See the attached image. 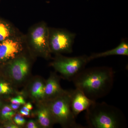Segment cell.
Wrapping results in <instances>:
<instances>
[{
  "label": "cell",
  "instance_id": "obj_15",
  "mask_svg": "<svg viewBox=\"0 0 128 128\" xmlns=\"http://www.w3.org/2000/svg\"><path fill=\"white\" fill-rule=\"evenodd\" d=\"M12 34V29L9 25L0 22V42L9 38Z\"/></svg>",
  "mask_w": 128,
  "mask_h": 128
},
{
  "label": "cell",
  "instance_id": "obj_16",
  "mask_svg": "<svg viewBox=\"0 0 128 128\" xmlns=\"http://www.w3.org/2000/svg\"><path fill=\"white\" fill-rule=\"evenodd\" d=\"M10 106L14 111L18 110L21 106L26 103L25 98L22 95H18L10 99Z\"/></svg>",
  "mask_w": 128,
  "mask_h": 128
},
{
  "label": "cell",
  "instance_id": "obj_18",
  "mask_svg": "<svg viewBox=\"0 0 128 128\" xmlns=\"http://www.w3.org/2000/svg\"><path fill=\"white\" fill-rule=\"evenodd\" d=\"M13 120L14 123L18 127L23 126L26 123V120L19 113L16 114L13 117Z\"/></svg>",
  "mask_w": 128,
  "mask_h": 128
},
{
  "label": "cell",
  "instance_id": "obj_22",
  "mask_svg": "<svg viewBox=\"0 0 128 128\" xmlns=\"http://www.w3.org/2000/svg\"><path fill=\"white\" fill-rule=\"evenodd\" d=\"M19 113L23 117H29L30 116V112L25 111V110H22L21 108L19 112Z\"/></svg>",
  "mask_w": 128,
  "mask_h": 128
},
{
  "label": "cell",
  "instance_id": "obj_1",
  "mask_svg": "<svg viewBox=\"0 0 128 128\" xmlns=\"http://www.w3.org/2000/svg\"><path fill=\"white\" fill-rule=\"evenodd\" d=\"M114 76V70L111 67H91L84 69L72 81L76 88L96 101L110 93L113 86Z\"/></svg>",
  "mask_w": 128,
  "mask_h": 128
},
{
  "label": "cell",
  "instance_id": "obj_8",
  "mask_svg": "<svg viewBox=\"0 0 128 128\" xmlns=\"http://www.w3.org/2000/svg\"><path fill=\"white\" fill-rule=\"evenodd\" d=\"M70 105L72 111L76 118L78 114L86 110L96 101L91 100L77 88L69 91Z\"/></svg>",
  "mask_w": 128,
  "mask_h": 128
},
{
  "label": "cell",
  "instance_id": "obj_20",
  "mask_svg": "<svg viewBox=\"0 0 128 128\" xmlns=\"http://www.w3.org/2000/svg\"><path fill=\"white\" fill-rule=\"evenodd\" d=\"M33 107L32 104L30 102H27L23 105V106L22 108V109L28 112H31L32 110Z\"/></svg>",
  "mask_w": 128,
  "mask_h": 128
},
{
  "label": "cell",
  "instance_id": "obj_9",
  "mask_svg": "<svg viewBox=\"0 0 128 128\" xmlns=\"http://www.w3.org/2000/svg\"><path fill=\"white\" fill-rule=\"evenodd\" d=\"M20 41L8 38L0 43V64L11 60L17 57L22 50Z\"/></svg>",
  "mask_w": 128,
  "mask_h": 128
},
{
  "label": "cell",
  "instance_id": "obj_2",
  "mask_svg": "<svg viewBox=\"0 0 128 128\" xmlns=\"http://www.w3.org/2000/svg\"><path fill=\"white\" fill-rule=\"evenodd\" d=\"M86 119L91 128H122L126 127V118L118 108L104 102H95L86 110Z\"/></svg>",
  "mask_w": 128,
  "mask_h": 128
},
{
  "label": "cell",
  "instance_id": "obj_12",
  "mask_svg": "<svg viewBox=\"0 0 128 128\" xmlns=\"http://www.w3.org/2000/svg\"><path fill=\"white\" fill-rule=\"evenodd\" d=\"M46 81L41 78H36L31 82L29 94L33 100L43 102L44 101Z\"/></svg>",
  "mask_w": 128,
  "mask_h": 128
},
{
  "label": "cell",
  "instance_id": "obj_3",
  "mask_svg": "<svg viewBox=\"0 0 128 128\" xmlns=\"http://www.w3.org/2000/svg\"><path fill=\"white\" fill-rule=\"evenodd\" d=\"M50 110L56 124L64 128H86L77 123L72 111L69 91L52 100L44 101Z\"/></svg>",
  "mask_w": 128,
  "mask_h": 128
},
{
  "label": "cell",
  "instance_id": "obj_10",
  "mask_svg": "<svg viewBox=\"0 0 128 128\" xmlns=\"http://www.w3.org/2000/svg\"><path fill=\"white\" fill-rule=\"evenodd\" d=\"M61 77L56 73H50L45 83L44 101L52 100L64 94L66 90L61 87L60 83Z\"/></svg>",
  "mask_w": 128,
  "mask_h": 128
},
{
  "label": "cell",
  "instance_id": "obj_17",
  "mask_svg": "<svg viewBox=\"0 0 128 128\" xmlns=\"http://www.w3.org/2000/svg\"><path fill=\"white\" fill-rule=\"evenodd\" d=\"M14 93V89L10 83L6 81L0 80V95H9Z\"/></svg>",
  "mask_w": 128,
  "mask_h": 128
},
{
  "label": "cell",
  "instance_id": "obj_11",
  "mask_svg": "<svg viewBox=\"0 0 128 128\" xmlns=\"http://www.w3.org/2000/svg\"><path fill=\"white\" fill-rule=\"evenodd\" d=\"M38 122L40 126L44 128H52L55 124L50 110L44 102L36 112Z\"/></svg>",
  "mask_w": 128,
  "mask_h": 128
},
{
  "label": "cell",
  "instance_id": "obj_5",
  "mask_svg": "<svg viewBox=\"0 0 128 128\" xmlns=\"http://www.w3.org/2000/svg\"><path fill=\"white\" fill-rule=\"evenodd\" d=\"M76 36L75 34L68 31L62 30L52 31L49 35L50 52L56 54L72 52Z\"/></svg>",
  "mask_w": 128,
  "mask_h": 128
},
{
  "label": "cell",
  "instance_id": "obj_23",
  "mask_svg": "<svg viewBox=\"0 0 128 128\" xmlns=\"http://www.w3.org/2000/svg\"><path fill=\"white\" fill-rule=\"evenodd\" d=\"M2 107V102L1 100H0V110Z\"/></svg>",
  "mask_w": 128,
  "mask_h": 128
},
{
  "label": "cell",
  "instance_id": "obj_7",
  "mask_svg": "<svg viewBox=\"0 0 128 128\" xmlns=\"http://www.w3.org/2000/svg\"><path fill=\"white\" fill-rule=\"evenodd\" d=\"M49 31L45 25L38 27L32 32L31 41L35 49L46 57L50 56L49 44Z\"/></svg>",
  "mask_w": 128,
  "mask_h": 128
},
{
  "label": "cell",
  "instance_id": "obj_13",
  "mask_svg": "<svg viewBox=\"0 0 128 128\" xmlns=\"http://www.w3.org/2000/svg\"><path fill=\"white\" fill-rule=\"evenodd\" d=\"M113 55L128 56V44L123 40L116 48L103 52L94 53L89 56L90 61L101 57Z\"/></svg>",
  "mask_w": 128,
  "mask_h": 128
},
{
  "label": "cell",
  "instance_id": "obj_19",
  "mask_svg": "<svg viewBox=\"0 0 128 128\" xmlns=\"http://www.w3.org/2000/svg\"><path fill=\"white\" fill-rule=\"evenodd\" d=\"M40 126L38 122L33 120H29L26 124V128H38Z\"/></svg>",
  "mask_w": 128,
  "mask_h": 128
},
{
  "label": "cell",
  "instance_id": "obj_21",
  "mask_svg": "<svg viewBox=\"0 0 128 128\" xmlns=\"http://www.w3.org/2000/svg\"><path fill=\"white\" fill-rule=\"evenodd\" d=\"M4 128H18V126L14 123V122H11L10 121H8L4 126Z\"/></svg>",
  "mask_w": 128,
  "mask_h": 128
},
{
  "label": "cell",
  "instance_id": "obj_14",
  "mask_svg": "<svg viewBox=\"0 0 128 128\" xmlns=\"http://www.w3.org/2000/svg\"><path fill=\"white\" fill-rule=\"evenodd\" d=\"M15 114V111L12 109L10 105H4L2 107L0 110V120L4 122L10 121Z\"/></svg>",
  "mask_w": 128,
  "mask_h": 128
},
{
  "label": "cell",
  "instance_id": "obj_4",
  "mask_svg": "<svg viewBox=\"0 0 128 128\" xmlns=\"http://www.w3.org/2000/svg\"><path fill=\"white\" fill-rule=\"evenodd\" d=\"M50 65L60 74V77L72 81L90 62L89 56L86 55L74 57H66L60 54Z\"/></svg>",
  "mask_w": 128,
  "mask_h": 128
},
{
  "label": "cell",
  "instance_id": "obj_6",
  "mask_svg": "<svg viewBox=\"0 0 128 128\" xmlns=\"http://www.w3.org/2000/svg\"><path fill=\"white\" fill-rule=\"evenodd\" d=\"M5 73L12 82L21 84L26 79L30 73V64L26 58L24 56L11 60Z\"/></svg>",
  "mask_w": 128,
  "mask_h": 128
}]
</instances>
